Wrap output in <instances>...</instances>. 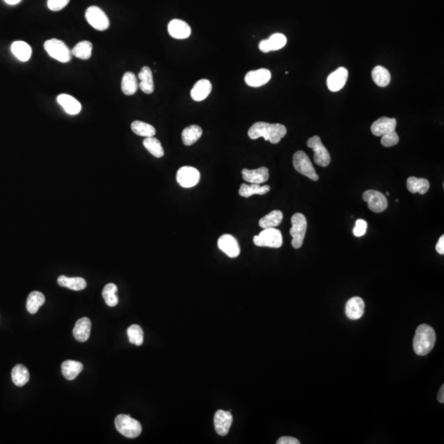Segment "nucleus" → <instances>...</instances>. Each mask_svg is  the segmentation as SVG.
I'll list each match as a JSON object with an SVG mask.
<instances>
[{
  "instance_id": "24",
  "label": "nucleus",
  "mask_w": 444,
  "mask_h": 444,
  "mask_svg": "<svg viewBox=\"0 0 444 444\" xmlns=\"http://www.w3.org/2000/svg\"><path fill=\"white\" fill-rule=\"evenodd\" d=\"M138 79H140L138 87L144 93L151 94L154 92L153 76L151 68L147 66L142 68L138 73Z\"/></svg>"
},
{
  "instance_id": "22",
  "label": "nucleus",
  "mask_w": 444,
  "mask_h": 444,
  "mask_svg": "<svg viewBox=\"0 0 444 444\" xmlns=\"http://www.w3.org/2000/svg\"><path fill=\"white\" fill-rule=\"evenodd\" d=\"M57 101L68 115H76L81 111V104L70 95L60 94L58 96Z\"/></svg>"
},
{
  "instance_id": "17",
  "label": "nucleus",
  "mask_w": 444,
  "mask_h": 444,
  "mask_svg": "<svg viewBox=\"0 0 444 444\" xmlns=\"http://www.w3.org/2000/svg\"><path fill=\"white\" fill-rule=\"evenodd\" d=\"M287 39L281 33H275L270 36V38L264 40L259 43V49L264 53L270 51H276L282 49L286 45Z\"/></svg>"
},
{
  "instance_id": "46",
  "label": "nucleus",
  "mask_w": 444,
  "mask_h": 444,
  "mask_svg": "<svg viewBox=\"0 0 444 444\" xmlns=\"http://www.w3.org/2000/svg\"><path fill=\"white\" fill-rule=\"evenodd\" d=\"M438 400L440 403H444V385H442V387L439 389Z\"/></svg>"
},
{
  "instance_id": "9",
  "label": "nucleus",
  "mask_w": 444,
  "mask_h": 444,
  "mask_svg": "<svg viewBox=\"0 0 444 444\" xmlns=\"http://www.w3.org/2000/svg\"><path fill=\"white\" fill-rule=\"evenodd\" d=\"M86 19L87 22L97 31H106L110 27V21L104 11L96 6L88 8L86 11Z\"/></svg>"
},
{
  "instance_id": "18",
  "label": "nucleus",
  "mask_w": 444,
  "mask_h": 444,
  "mask_svg": "<svg viewBox=\"0 0 444 444\" xmlns=\"http://www.w3.org/2000/svg\"><path fill=\"white\" fill-rule=\"evenodd\" d=\"M241 173L243 179L251 184L261 185L266 183L269 179V170L267 167H260L256 170L244 169Z\"/></svg>"
},
{
  "instance_id": "44",
  "label": "nucleus",
  "mask_w": 444,
  "mask_h": 444,
  "mask_svg": "<svg viewBox=\"0 0 444 444\" xmlns=\"http://www.w3.org/2000/svg\"><path fill=\"white\" fill-rule=\"evenodd\" d=\"M277 444H300V441L293 438V437H289V436H285L279 438L276 442Z\"/></svg>"
},
{
  "instance_id": "4",
  "label": "nucleus",
  "mask_w": 444,
  "mask_h": 444,
  "mask_svg": "<svg viewBox=\"0 0 444 444\" xmlns=\"http://www.w3.org/2000/svg\"><path fill=\"white\" fill-rule=\"evenodd\" d=\"M292 227L290 230V234L292 236L291 245L295 249H300L304 243V237L306 234V217L301 213H296L291 217Z\"/></svg>"
},
{
  "instance_id": "25",
  "label": "nucleus",
  "mask_w": 444,
  "mask_h": 444,
  "mask_svg": "<svg viewBox=\"0 0 444 444\" xmlns=\"http://www.w3.org/2000/svg\"><path fill=\"white\" fill-rule=\"evenodd\" d=\"M62 374L64 378L68 380L72 381L79 376V374L83 371V365L81 362L75 360H65L61 365Z\"/></svg>"
},
{
  "instance_id": "12",
  "label": "nucleus",
  "mask_w": 444,
  "mask_h": 444,
  "mask_svg": "<svg viewBox=\"0 0 444 444\" xmlns=\"http://www.w3.org/2000/svg\"><path fill=\"white\" fill-rule=\"evenodd\" d=\"M272 73L267 68H260L257 70L249 71L245 75V81L251 87H259L270 81Z\"/></svg>"
},
{
  "instance_id": "5",
  "label": "nucleus",
  "mask_w": 444,
  "mask_h": 444,
  "mask_svg": "<svg viewBox=\"0 0 444 444\" xmlns=\"http://www.w3.org/2000/svg\"><path fill=\"white\" fill-rule=\"evenodd\" d=\"M253 243L256 246L278 249L283 244L282 234L277 229L268 228L253 237Z\"/></svg>"
},
{
  "instance_id": "21",
  "label": "nucleus",
  "mask_w": 444,
  "mask_h": 444,
  "mask_svg": "<svg viewBox=\"0 0 444 444\" xmlns=\"http://www.w3.org/2000/svg\"><path fill=\"white\" fill-rule=\"evenodd\" d=\"M364 311V302L361 298L353 297L347 301L346 305V314L348 319L357 320L360 319Z\"/></svg>"
},
{
  "instance_id": "35",
  "label": "nucleus",
  "mask_w": 444,
  "mask_h": 444,
  "mask_svg": "<svg viewBox=\"0 0 444 444\" xmlns=\"http://www.w3.org/2000/svg\"><path fill=\"white\" fill-rule=\"evenodd\" d=\"M372 79L375 84L380 87H387L391 81L390 72L383 66H376L373 69Z\"/></svg>"
},
{
  "instance_id": "19",
  "label": "nucleus",
  "mask_w": 444,
  "mask_h": 444,
  "mask_svg": "<svg viewBox=\"0 0 444 444\" xmlns=\"http://www.w3.org/2000/svg\"><path fill=\"white\" fill-rule=\"evenodd\" d=\"M168 32L173 38L182 40L190 36L191 28L185 21L179 19H174L169 23Z\"/></svg>"
},
{
  "instance_id": "2",
  "label": "nucleus",
  "mask_w": 444,
  "mask_h": 444,
  "mask_svg": "<svg viewBox=\"0 0 444 444\" xmlns=\"http://www.w3.org/2000/svg\"><path fill=\"white\" fill-rule=\"evenodd\" d=\"M436 335L433 327L427 324H421L417 327L413 340V348L417 355H426L434 348Z\"/></svg>"
},
{
  "instance_id": "23",
  "label": "nucleus",
  "mask_w": 444,
  "mask_h": 444,
  "mask_svg": "<svg viewBox=\"0 0 444 444\" xmlns=\"http://www.w3.org/2000/svg\"><path fill=\"white\" fill-rule=\"evenodd\" d=\"M212 83L206 79H201L194 84L191 90V97L195 101L205 100L212 92Z\"/></svg>"
},
{
  "instance_id": "40",
  "label": "nucleus",
  "mask_w": 444,
  "mask_h": 444,
  "mask_svg": "<svg viewBox=\"0 0 444 444\" xmlns=\"http://www.w3.org/2000/svg\"><path fill=\"white\" fill-rule=\"evenodd\" d=\"M127 333H128L130 343L136 345V346H141L143 344V331L140 326L137 325V324L130 326L128 328Z\"/></svg>"
},
{
  "instance_id": "38",
  "label": "nucleus",
  "mask_w": 444,
  "mask_h": 444,
  "mask_svg": "<svg viewBox=\"0 0 444 444\" xmlns=\"http://www.w3.org/2000/svg\"><path fill=\"white\" fill-rule=\"evenodd\" d=\"M143 146L155 158H162L165 154L162 143L158 140V138H154V137L145 138L144 141H143Z\"/></svg>"
},
{
  "instance_id": "36",
  "label": "nucleus",
  "mask_w": 444,
  "mask_h": 444,
  "mask_svg": "<svg viewBox=\"0 0 444 444\" xmlns=\"http://www.w3.org/2000/svg\"><path fill=\"white\" fill-rule=\"evenodd\" d=\"M92 44L90 41H81L73 47L71 53L72 56L81 60H88L92 56Z\"/></svg>"
},
{
  "instance_id": "15",
  "label": "nucleus",
  "mask_w": 444,
  "mask_h": 444,
  "mask_svg": "<svg viewBox=\"0 0 444 444\" xmlns=\"http://www.w3.org/2000/svg\"><path fill=\"white\" fill-rule=\"evenodd\" d=\"M348 71L346 68H339L328 76L327 87L331 92H336L342 90L347 83Z\"/></svg>"
},
{
  "instance_id": "39",
  "label": "nucleus",
  "mask_w": 444,
  "mask_h": 444,
  "mask_svg": "<svg viewBox=\"0 0 444 444\" xmlns=\"http://www.w3.org/2000/svg\"><path fill=\"white\" fill-rule=\"evenodd\" d=\"M118 288L114 283H109L104 287L102 291V296L107 305L110 307H115L119 303V298L117 293Z\"/></svg>"
},
{
  "instance_id": "20",
  "label": "nucleus",
  "mask_w": 444,
  "mask_h": 444,
  "mask_svg": "<svg viewBox=\"0 0 444 444\" xmlns=\"http://www.w3.org/2000/svg\"><path fill=\"white\" fill-rule=\"evenodd\" d=\"M92 322L87 317L77 320L72 331L73 336L79 342H87L90 337Z\"/></svg>"
},
{
  "instance_id": "8",
  "label": "nucleus",
  "mask_w": 444,
  "mask_h": 444,
  "mask_svg": "<svg viewBox=\"0 0 444 444\" xmlns=\"http://www.w3.org/2000/svg\"><path fill=\"white\" fill-rule=\"evenodd\" d=\"M307 146L315 151V163L318 166L326 167L331 162V156L325 146L322 143L321 138L319 136H314L307 141Z\"/></svg>"
},
{
  "instance_id": "16",
  "label": "nucleus",
  "mask_w": 444,
  "mask_h": 444,
  "mask_svg": "<svg viewBox=\"0 0 444 444\" xmlns=\"http://www.w3.org/2000/svg\"><path fill=\"white\" fill-rule=\"evenodd\" d=\"M397 120L394 118L381 117L374 121L371 126V132L374 136L382 137L395 131Z\"/></svg>"
},
{
  "instance_id": "37",
  "label": "nucleus",
  "mask_w": 444,
  "mask_h": 444,
  "mask_svg": "<svg viewBox=\"0 0 444 444\" xmlns=\"http://www.w3.org/2000/svg\"><path fill=\"white\" fill-rule=\"evenodd\" d=\"M131 128H132L133 132L138 136L146 137V138L155 136V128L153 126L149 124V123H145V122L139 121V120L134 121L131 124Z\"/></svg>"
},
{
  "instance_id": "31",
  "label": "nucleus",
  "mask_w": 444,
  "mask_h": 444,
  "mask_svg": "<svg viewBox=\"0 0 444 444\" xmlns=\"http://www.w3.org/2000/svg\"><path fill=\"white\" fill-rule=\"evenodd\" d=\"M429 182L426 179H418L416 177H410L406 181V187L412 194L419 193L425 194L429 191Z\"/></svg>"
},
{
  "instance_id": "30",
  "label": "nucleus",
  "mask_w": 444,
  "mask_h": 444,
  "mask_svg": "<svg viewBox=\"0 0 444 444\" xmlns=\"http://www.w3.org/2000/svg\"><path fill=\"white\" fill-rule=\"evenodd\" d=\"M202 135V129L200 126H189L185 128L182 132V141L185 146H191L194 144Z\"/></svg>"
},
{
  "instance_id": "13",
  "label": "nucleus",
  "mask_w": 444,
  "mask_h": 444,
  "mask_svg": "<svg viewBox=\"0 0 444 444\" xmlns=\"http://www.w3.org/2000/svg\"><path fill=\"white\" fill-rule=\"evenodd\" d=\"M218 248L228 257L234 258L240 255V248L238 241L230 234H223L218 240Z\"/></svg>"
},
{
  "instance_id": "41",
  "label": "nucleus",
  "mask_w": 444,
  "mask_h": 444,
  "mask_svg": "<svg viewBox=\"0 0 444 444\" xmlns=\"http://www.w3.org/2000/svg\"><path fill=\"white\" fill-rule=\"evenodd\" d=\"M398 143H399V137L396 131L385 134L382 136V139H381V144L385 147H393V146L398 144Z\"/></svg>"
},
{
  "instance_id": "45",
  "label": "nucleus",
  "mask_w": 444,
  "mask_h": 444,
  "mask_svg": "<svg viewBox=\"0 0 444 444\" xmlns=\"http://www.w3.org/2000/svg\"><path fill=\"white\" fill-rule=\"evenodd\" d=\"M436 251L438 252L441 255L444 254V236H442L438 240L437 245H436Z\"/></svg>"
},
{
  "instance_id": "42",
  "label": "nucleus",
  "mask_w": 444,
  "mask_h": 444,
  "mask_svg": "<svg viewBox=\"0 0 444 444\" xmlns=\"http://www.w3.org/2000/svg\"><path fill=\"white\" fill-rule=\"evenodd\" d=\"M70 0H48L47 6L49 10L57 12L64 9L69 4Z\"/></svg>"
},
{
  "instance_id": "29",
  "label": "nucleus",
  "mask_w": 444,
  "mask_h": 444,
  "mask_svg": "<svg viewBox=\"0 0 444 444\" xmlns=\"http://www.w3.org/2000/svg\"><path fill=\"white\" fill-rule=\"evenodd\" d=\"M11 50L17 59L21 62H27L32 56V48L24 41H15L11 46Z\"/></svg>"
},
{
  "instance_id": "7",
  "label": "nucleus",
  "mask_w": 444,
  "mask_h": 444,
  "mask_svg": "<svg viewBox=\"0 0 444 444\" xmlns=\"http://www.w3.org/2000/svg\"><path fill=\"white\" fill-rule=\"evenodd\" d=\"M293 166L297 172L308 177V179L319 180V175L317 174L310 159L304 151H298L294 154Z\"/></svg>"
},
{
  "instance_id": "47",
  "label": "nucleus",
  "mask_w": 444,
  "mask_h": 444,
  "mask_svg": "<svg viewBox=\"0 0 444 444\" xmlns=\"http://www.w3.org/2000/svg\"><path fill=\"white\" fill-rule=\"evenodd\" d=\"M5 3H7L9 5H17L18 3L21 2V0H5Z\"/></svg>"
},
{
  "instance_id": "32",
  "label": "nucleus",
  "mask_w": 444,
  "mask_h": 444,
  "mask_svg": "<svg viewBox=\"0 0 444 444\" xmlns=\"http://www.w3.org/2000/svg\"><path fill=\"white\" fill-rule=\"evenodd\" d=\"M12 379L17 387H22L30 379V373L23 364H17L12 370Z\"/></svg>"
},
{
  "instance_id": "26",
  "label": "nucleus",
  "mask_w": 444,
  "mask_h": 444,
  "mask_svg": "<svg viewBox=\"0 0 444 444\" xmlns=\"http://www.w3.org/2000/svg\"><path fill=\"white\" fill-rule=\"evenodd\" d=\"M270 186L268 185H257V184H252V185H249L243 184L240 186L239 194L244 198H249L254 194L264 195V194H268V192L270 191Z\"/></svg>"
},
{
  "instance_id": "28",
  "label": "nucleus",
  "mask_w": 444,
  "mask_h": 444,
  "mask_svg": "<svg viewBox=\"0 0 444 444\" xmlns=\"http://www.w3.org/2000/svg\"><path fill=\"white\" fill-rule=\"evenodd\" d=\"M58 284L72 291H82L87 286V281L82 277H68L63 275L59 276Z\"/></svg>"
},
{
  "instance_id": "1",
  "label": "nucleus",
  "mask_w": 444,
  "mask_h": 444,
  "mask_svg": "<svg viewBox=\"0 0 444 444\" xmlns=\"http://www.w3.org/2000/svg\"><path fill=\"white\" fill-rule=\"evenodd\" d=\"M286 133L285 126L281 123L257 122L251 126L248 131V135L253 140L264 138V140L269 141L272 144H277L281 138L286 135Z\"/></svg>"
},
{
  "instance_id": "6",
  "label": "nucleus",
  "mask_w": 444,
  "mask_h": 444,
  "mask_svg": "<svg viewBox=\"0 0 444 444\" xmlns=\"http://www.w3.org/2000/svg\"><path fill=\"white\" fill-rule=\"evenodd\" d=\"M45 51L50 57L61 63H68L72 59V53L64 41L58 39H50L44 44Z\"/></svg>"
},
{
  "instance_id": "27",
  "label": "nucleus",
  "mask_w": 444,
  "mask_h": 444,
  "mask_svg": "<svg viewBox=\"0 0 444 444\" xmlns=\"http://www.w3.org/2000/svg\"><path fill=\"white\" fill-rule=\"evenodd\" d=\"M138 88V79L134 72H127L123 74L121 82V90L126 96H132L136 93Z\"/></svg>"
},
{
  "instance_id": "48",
  "label": "nucleus",
  "mask_w": 444,
  "mask_h": 444,
  "mask_svg": "<svg viewBox=\"0 0 444 444\" xmlns=\"http://www.w3.org/2000/svg\"><path fill=\"white\" fill-rule=\"evenodd\" d=\"M386 195H387V196L390 195V193H389V192H387V193H386Z\"/></svg>"
},
{
  "instance_id": "11",
  "label": "nucleus",
  "mask_w": 444,
  "mask_h": 444,
  "mask_svg": "<svg viewBox=\"0 0 444 444\" xmlns=\"http://www.w3.org/2000/svg\"><path fill=\"white\" fill-rule=\"evenodd\" d=\"M363 199L365 201L369 208L374 213H379L387 209V198L381 192L376 190H367L363 194Z\"/></svg>"
},
{
  "instance_id": "3",
  "label": "nucleus",
  "mask_w": 444,
  "mask_h": 444,
  "mask_svg": "<svg viewBox=\"0 0 444 444\" xmlns=\"http://www.w3.org/2000/svg\"><path fill=\"white\" fill-rule=\"evenodd\" d=\"M115 425L119 433L126 438H135L142 433V425L128 414H120L116 416Z\"/></svg>"
},
{
  "instance_id": "34",
  "label": "nucleus",
  "mask_w": 444,
  "mask_h": 444,
  "mask_svg": "<svg viewBox=\"0 0 444 444\" xmlns=\"http://www.w3.org/2000/svg\"><path fill=\"white\" fill-rule=\"evenodd\" d=\"M282 220L283 213L281 211H272L269 214L266 215L265 217L260 220L259 226L263 229L275 228L282 222Z\"/></svg>"
},
{
  "instance_id": "33",
  "label": "nucleus",
  "mask_w": 444,
  "mask_h": 444,
  "mask_svg": "<svg viewBox=\"0 0 444 444\" xmlns=\"http://www.w3.org/2000/svg\"><path fill=\"white\" fill-rule=\"evenodd\" d=\"M45 297L40 291H32L29 294L27 300V309L28 312L35 315L38 312L39 308L45 304Z\"/></svg>"
},
{
  "instance_id": "43",
  "label": "nucleus",
  "mask_w": 444,
  "mask_h": 444,
  "mask_svg": "<svg viewBox=\"0 0 444 444\" xmlns=\"http://www.w3.org/2000/svg\"><path fill=\"white\" fill-rule=\"evenodd\" d=\"M368 224L364 220L359 219L355 222V226L353 230L354 236L356 237H361L365 234L367 231Z\"/></svg>"
},
{
  "instance_id": "10",
  "label": "nucleus",
  "mask_w": 444,
  "mask_h": 444,
  "mask_svg": "<svg viewBox=\"0 0 444 444\" xmlns=\"http://www.w3.org/2000/svg\"><path fill=\"white\" fill-rule=\"evenodd\" d=\"M177 182L181 187L189 189L198 185L200 180V173L192 166H183L179 169L176 174Z\"/></svg>"
},
{
  "instance_id": "14",
  "label": "nucleus",
  "mask_w": 444,
  "mask_h": 444,
  "mask_svg": "<svg viewBox=\"0 0 444 444\" xmlns=\"http://www.w3.org/2000/svg\"><path fill=\"white\" fill-rule=\"evenodd\" d=\"M232 422H233V417L230 411L219 410L215 414V429L219 435L225 436L229 433Z\"/></svg>"
}]
</instances>
